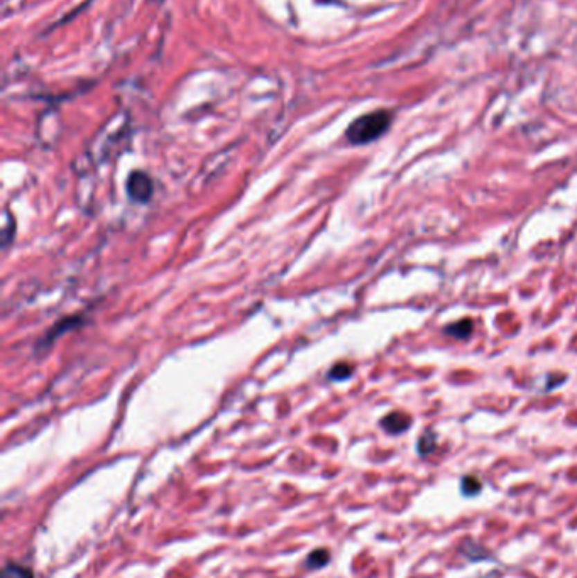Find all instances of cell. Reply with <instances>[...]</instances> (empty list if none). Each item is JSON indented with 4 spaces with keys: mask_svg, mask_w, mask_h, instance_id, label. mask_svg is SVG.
<instances>
[{
    "mask_svg": "<svg viewBox=\"0 0 577 578\" xmlns=\"http://www.w3.org/2000/svg\"><path fill=\"white\" fill-rule=\"evenodd\" d=\"M393 116L388 110H374L357 117L346 130V137L350 144L364 145L380 139L391 125Z\"/></svg>",
    "mask_w": 577,
    "mask_h": 578,
    "instance_id": "cell-1",
    "label": "cell"
},
{
    "mask_svg": "<svg viewBox=\"0 0 577 578\" xmlns=\"http://www.w3.org/2000/svg\"><path fill=\"white\" fill-rule=\"evenodd\" d=\"M125 190H127L131 200L137 203H146L151 200L154 185H152V179L149 178V174L144 173V171H134V173L129 174Z\"/></svg>",
    "mask_w": 577,
    "mask_h": 578,
    "instance_id": "cell-2",
    "label": "cell"
},
{
    "mask_svg": "<svg viewBox=\"0 0 577 578\" xmlns=\"http://www.w3.org/2000/svg\"><path fill=\"white\" fill-rule=\"evenodd\" d=\"M381 426L386 433L401 435L411 426V418L403 411H393L381 419Z\"/></svg>",
    "mask_w": 577,
    "mask_h": 578,
    "instance_id": "cell-3",
    "label": "cell"
},
{
    "mask_svg": "<svg viewBox=\"0 0 577 578\" xmlns=\"http://www.w3.org/2000/svg\"><path fill=\"white\" fill-rule=\"evenodd\" d=\"M82 323V320L80 318H73V316H70V318H64V320H61L58 325H56V327H53L51 330L48 332V335L44 336L43 340H39V345L37 347H48V345H51L53 342H55L56 338H58L60 335H63L64 332H70V328H73V327H76V325H80Z\"/></svg>",
    "mask_w": 577,
    "mask_h": 578,
    "instance_id": "cell-4",
    "label": "cell"
},
{
    "mask_svg": "<svg viewBox=\"0 0 577 578\" xmlns=\"http://www.w3.org/2000/svg\"><path fill=\"white\" fill-rule=\"evenodd\" d=\"M472 330H474V321L471 318H464V320L456 321V323L447 325V327L444 328V333L449 336H454V338H457V340H468L469 336L472 335Z\"/></svg>",
    "mask_w": 577,
    "mask_h": 578,
    "instance_id": "cell-5",
    "label": "cell"
},
{
    "mask_svg": "<svg viewBox=\"0 0 577 578\" xmlns=\"http://www.w3.org/2000/svg\"><path fill=\"white\" fill-rule=\"evenodd\" d=\"M462 553L465 554V557L469 558L471 561H481V560H489V554L488 551L483 548L481 545H476V543H472L471 539H468V541H464V545H462Z\"/></svg>",
    "mask_w": 577,
    "mask_h": 578,
    "instance_id": "cell-6",
    "label": "cell"
},
{
    "mask_svg": "<svg viewBox=\"0 0 577 578\" xmlns=\"http://www.w3.org/2000/svg\"><path fill=\"white\" fill-rule=\"evenodd\" d=\"M328 561H330V553H328V550L320 548V550L313 551L310 557L305 560V565H307L308 568L319 570V568H322V566H326Z\"/></svg>",
    "mask_w": 577,
    "mask_h": 578,
    "instance_id": "cell-7",
    "label": "cell"
},
{
    "mask_svg": "<svg viewBox=\"0 0 577 578\" xmlns=\"http://www.w3.org/2000/svg\"><path fill=\"white\" fill-rule=\"evenodd\" d=\"M435 446H437V440H435V435L429 430V431H425V433L422 435V438L418 440L416 450H418V453L422 455V457H427V455L434 453Z\"/></svg>",
    "mask_w": 577,
    "mask_h": 578,
    "instance_id": "cell-8",
    "label": "cell"
},
{
    "mask_svg": "<svg viewBox=\"0 0 577 578\" xmlns=\"http://www.w3.org/2000/svg\"><path fill=\"white\" fill-rule=\"evenodd\" d=\"M481 489H483V484L476 477L468 476L461 480V491L465 497H476L481 492Z\"/></svg>",
    "mask_w": 577,
    "mask_h": 578,
    "instance_id": "cell-9",
    "label": "cell"
},
{
    "mask_svg": "<svg viewBox=\"0 0 577 578\" xmlns=\"http://www.w3.org/2000/svg\"><path fill=\"white\" fill-rule=\"evenodd\" d=\"M2 578H34L33 572L21 565L7 563L2 570Z\"/></svg>",
    "mask_w": 577,
    "mask_h": 578,
    "instance_id": "cell-10",
    "label": "cell"
},
{
    "mask_svg": "<svg viewBox=\"0 0 577 578\" xmlns=\"http://www.w3.org/2000/svg\"><path fill=\"white\" fill-rule=\"evenodd\" d=\"M350 376H353V367L349 363H337L328 372V379H332V381H346Z\"/></svg>",
    "mask_w": 577,
    "mask_h": 578,
    "instance_id": "cell-11",
    "label": "cell"
},
{
    "mask_svg": "<svg viewBox=\"0 0 577 578\" xmlns=\"http://www.w3.org/2000/svg\"><path fill=\"white\" fill-rule=\"evenodd\" d=\"M3 225H6V227H3V232H2V237H3L2 246L7 247L9 246V240L12 239V235H14V233L10 232V228H15V224H14V220H7Z\"/></svg>",
    "mask_w": 577,
    "mask_h": 578,
    "instance_id": "cell-12",
    "label": "cell"
}]
</instances>
